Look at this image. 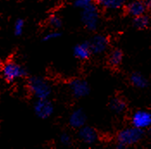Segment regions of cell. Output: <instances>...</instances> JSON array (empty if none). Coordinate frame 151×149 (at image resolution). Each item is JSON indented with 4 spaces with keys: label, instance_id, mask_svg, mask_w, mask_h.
<instances>
[{
    "label": "cell",
    "instance_id": "6da1fadb",
    "mask_svg": "<svg viewBox=\"0 0 151 149\" xmlns=\"http://www.w3.org/2000/svg\"><path fill=\"white\" fill-rule=\"evenodd\" d=\"M144 130L134 126L122 128L116 135V148L124 149L139 143L143 139Z\"/></svg>",
    "mask_w": 151,
    "mask_h": 149
},
{
    "label": "cell",
    "instance_id": "7a4b0ae2",
    "mask_svg": "<svg viewBox=\"0 0 151 149\" xmlns=\"http://www.w3.org/2000/svg\"><path fill=\"white\" fill-rule=\"evenodd\" d=\"M27 88L35 99H47L52 94L51 85L42 76L29 77L27 80Z\"/></svg>",
    "mask_w": 151,
    "mask_h": 149
},
{
    "label": "cell",
    "instance_id": "3957f363",
    "mask_svg": "<svg viewBox=\"0 0 151 149\" xmlns=\"http://www.w3.org/2000/svg\"><path fill=\"white\" fill-rule=\"evenodd\" d=\"M1 72L4 81L9 84L14 83L19 79L25 78L28 74L25 67L13 60H8L3 64Z\"/></svg>",
    "mask_w": 151,
    "mask_h": 149
},
{
    "label": "cell",
    "instance_id": "277c9868",
    "mask_svg": "<svg viewBox=\"0 0 151 149\" xmlns=\"http://www.w3.org/2000/svg\"><path fill=\"white\" fill-rule=\"evenodd\" d=\"M99 6L93 3L89 6L82 9L81 23L83 26L89 31H95L99 28L100 20Z\"/></svg>",
    "mask_w": 151,
    "mask_h": 149
},
{
    "label": "cell",
    "instance_id": "5b68a950",
    "mask_svg": "<svg viewBox=\"0 0 151 149\" xmlns=\"http://www.w3.org/2000/svg\"><path fill=\"white\" fill-rule=\"evenodd\" d=\"M68 89L71 95L74 98H83L90 93V85L88 82L80 78H76L70 81L68 83Z\"/></svg>",
    "mask_w": 151,
    "mask_h": 149
},
{
    "label": "cell",
    "instance_id": "8992f818",
    "mask_svg": "<svg viewBox=\"0 0 151 149\" xmlns=\"http://www.w3.org/2000/svg\"><path fill=\"white\" fill-rule=\"evenodd\" d=\"M33 110L35 115L38 118L42 120H46L54 114L55 107L53 103L49 100V98L36 99L34 103Z\"/></svg>",
    "mask_w": 151,
    "mask_h": 149
},
{
    "label": "cell",
    "instance_id": "52a82bcc",
    "mask_svg": "<svg viewBox=\"0 0 151 149\" xmlns=\"http://www.w3.org/2000/svg\"><path fill=\"white\" fill-rule=\"evenodd\" d=\"M131 125L141 129H148L151 127V113L139 110L135 111L130 117Z\"/></svg>",
    "mask_w": 151,
    "mask_h": 149
},
{
    "label": "cell",
    "instance_id": "ba28073f",
    "mask_svg": "<svg viewBox=\"0 0 151 149\" xmlns=\"http://www.w3.org/2000/svg\"><path fill=\"white\" fill-rule=\"evenodd\" d=\"M78 137L83 143L86 145H93L98 141L99 134L94 128L85 125L78 129Z\"/></svg>",
    "mask_w": 151,
    "mask_h": 149
},
{
    "label": "cell",
    "instance_id": "9c48e42d",
    "mask_svg": "<svg viewBox=\"0 0 151 149\" xmlns=\"http://www.w3.org/2000/svg\"><path fill=\"white\" fill-rule=\"evenodd\" d=\"M93 54H102L109 47V39L104 34H95L89 41Z\"/></svg>",
    "mask_w": 151,
    "mask_h": 149
},
{
    "label": "cell",
    "instance_id": "30bf717a",
    "mask_svg": "<svg viewBox=\"0 0 151 149\" xmlns=\"http://www.w3.org/2000/svg\"><path fill=\"white\" fill-rule=\"evenodd\" d=\"M86 122V115L82 109H75L68 116V124L71 128L79 129L85 126Z\"/></svg>",
    "mask_w": 151,
    "mask_h": 149
},
{
    "label": "cell",
    "instance_id": "8fae6325",
    "mask_svg": "<svg viewBox=\"0 0 151 149\" xmlns=\"http://www.w3.org/2000/svg\"><path fill=\"white\" fill-rule=\"evenodd\" d=\"M147 10L145 2L141 0H133L128 3L125 7V11L129 16L132 17H137L142 15H144Z\"/></svg>",
    "mask_w": 151,
    "mask_h": 149
},
{
    "label": "cell",
    "instance_id": "7c38bea8",
    "mask_svg": "<svg viewBox=\"0 0 151 149\" xmlns=\"http://www.w3.org/2000/svg\"><path fill=\"white\" fill-rule=\"evenodd\" d=\"M92 54H93L89 41L81 42L73 47V55L80 60H86Z\"/></svg>",
    "mask_w": 151,
    "mask_h": 149
},
{
    "label": "cell",
    "instance_id": "4fadbf2b",
    "mask_svg": "<svg viewBox=\"0 0 151 149\" xmlns=\"http://www.w3.org/2000/svg\"><path fill=\"white\" fill-rule=\"evenodd\" d=\"M109 108L113 113H115L116 115H121L126 111L127 103L123 97L119 96H115L110 100Z\"/></svg>",
    "mask_w": 151,
    "mask_h": 149
},
{
    "label": "cell",
    "instance_id": "5bb4252c",
    "mask_svg": "<svg viewBox=\"0 0 151 149\" xmlns=\"http://www.w3.org/2000/svg\"><path fill=\"white\" fill-rule=\"evenodd\" d=\"M95 3L101 9L115 11L122 8L125 4L126 0H96Z\"/></svg>",
    "mask_w": 151,
    "mask_h": 149
},
{
    "label": "cell",
    "instance_id": "9a60e30c",
    "mask_svg": "<svg viewBox=\"0 0 151 149\" xmlns=\"http://www.w3.org/2000/svg\"><path fill=\"white\" fill-rule=\"evenodd\" d=\"M124 59V52L120 48L112 49L108 55V63L112 67H118Z\"/></svg>",
    "mask_w": 151,
    "mask_h": 149
},
{
    "label": "cell",
    "instance_id": "2e32d148",
    "mask_svg": "<svg viewBox=\"0 0 151 149\" xmlns=\"http://www.w3.org/2000/svg\"><path fill=\"white\" fill-rule=\"evenodd\" d=\"M129 82L134 87L138 88V89H143V88L147 87V85H148L147 79L142 74H141L140 72H137L130 74Z\"/></svg>",
    "mask_w": 151,
    "mask_h": 149
},
{
    "label": "cell",
    "instance_id": "e0dca14e",
    "mask_svg": "<svg viewBox=\"0 0 151 149\" xmlns=\"http://www.w3.org/2000/svg\"><path fill=\"white\" fill-rule=\"evenodd\" d=\"M132 23L133 26L137 29H145L150 24V18L144 14L137 17H133Z\"/></svg>",
    "mask_w": 151,
    "mask_h": 149
},
{
    "label": "cell",
    "instance_id": "ac0fdd59",
    "mask_svg": "<svg viewBox=\"0 0 151 149\" xmlns=\"http://www.w3.org/2000/svg\"><path fill=\"white\" fill-rule=\"evenodd\" d=\"M48 24L53 29H59L62 26V20L58 16L53 15L48 18Z\"/></svg>",
    "mask_w": 151,
    "mask_h": 149
},
{
    "label": "cell",
    "instance_id": "d6986e66",
    "mask_svg": "<svg viewBox=\"0 0 151 149\" xmlns=\"http://www.w3.org/2000/svg\"><path fill=\"white\" fill-rule=\"evenodd\" d=\"M25 22L22 18H18L14 23V34L16 36H20L23 33Z\"/></svg>",
    "mask_w": 151,
    "mask_h": 149
},
{
    "label": "cell",
    "instance_id": "ffe728a7",
    "mask_svg": "<svg viewBox=\"0 0 151 149\" xmlns=\"http://www.w3.org/2000/svg\"><path fill=\"white\" fill-rule=\"evenodd\" d=\"M61 35V34L58 31V29H53L52 31L47 33L43 37H42V41L43 42H50L53 40H55L59 38Z\"/></svg>",
    "mask_w": 151,
    "mask_h": 149
},
{
    "label": "cell",
    "instance_id": "44dd1931",
    "mask_svg": "<svg viewBox=\"0 0 151 149\" xmlns=\"http://www.w3.org/2000/svg\"><path fill=\"white\" fill-rule=\"evenodd\" d=\"M96 0H74V6L76 8L79 9H84L87 6H89L90 4H92L93 3H95Z\"/></svg>",
    "mask_w": 151,
    "mask_h": 149
},
{
    "label": "cell",
    "instance_id": "7402d4cb",
    "mask_svg": "<svg viewBox=\"0 0 151 149\" xmlns=\"http://www.w3.org/2000/svg\"><path fill=\"white\" fill-rule=\"evenodd\" d=\"M60 142L63 146H70L72 143V137L68 133L63 132L60 135Z\"/></svg>",
    "mask_w": 151,
    "mask_h": 149
},
{
    "label": "cell",
    "instance_id": "603a6c76",
    "mask_svg": "<svg viewBox=\"0 0 151 149\" xmlns=\"http://www.w3.org/2000/svg\"><path fill=\"white\" fill-rule=\"evenodd\" d=\"M145 4H146L147 9H151V0H147Z\"/></svg>",
    "mask_w": 151,
    "mask_h": 149
},
{
    "label": "cell",
    "instance_id": "cb8c5ba5",
    "mask_svg": "<svg viewBox=\"0 0 151 149\" xmlns=\"http://www.w3.org/2000/svg\"><path fill=\"white\" fill-rule=\"evenodd\" d=\"M149 131H150V135H151V127L150 128H149Z\"/></svg>",
    "mask_w": 151,
    "mask_h": 149
}]
</instances>
